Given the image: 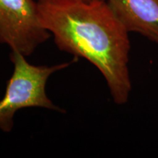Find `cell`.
Here are the masks:
<instances>
[{
	"label": "cell",
	"instance_id": "obj_1",
	"mask_svg": "<svg viewBox=\"0 0 158 158\" xmlns=\"http://www.w3.org/2000/svg\"><path fill=\"white\" fill-rule=\"evenodd\" d=\"M37 6L41 23L59 50L93 64L114 102L127 103L132 89L129 31L106 0H38Z\"/></svg>",
	"mask_w": 158,
	"mask_h": 158
},
{
	"label": "cell",
	"instance_id": "obj_2",
	"mask_svg": "<svg viewBox=\"0 0 158 158\" xmlns=\"http://www.w3.org/2000/svg\"><path fill=\"white\" fill-rule=\"evenodd\" d=\"M10 59L13 64V74L7 81L5 95L0 100V129L10 133L14 126L13 117L18 110L27 108H43L63 113L64 109L55 105L46 94V84L55 72L68 68L78 60L74 57L68 62L37 66L29 63L24 55L11 51Z\"/></svg>",
	"mask_w": 158,
	"mask_h": 158
},
{
	"label": "cell",
	"instance_id": "obj_3",
	"mask_svg": "<svg viewBox=\"0 0 158 158\" xmlns=\"http://www.w3.org/2000/svg\"><path fill=\"white\" fill-rule=\"evenodd\" d=\"M34 0H0V43L29 56L50 37Z\"/></svg>",
	"mask_w": 158,
	"mask_h": 158
},
{
	"label": "cell",
	"instance_id": "obj_4",
	"mask_svg": "<svg viewBox=\"0 0 158 158\" xmlns=\"http://www.w3.org/2000/svg\"><path fill=\"white\" fill-rule=\"evenodd\" d=\"M106 2L129 33H138L158 44V0Z\"/></svg>",
	"mask_w": 158,
	"mask_h": 158
},
{
	"label": "cell",
	"instance_id": "obj_5",
	"mask_svg": "<svg viewBox=\"0 0 158 158\" xmlns=\"http://www.w3.org/2000/svg\"><path fill=\"white\" fill-rule=\"evenodd\" d=\"M84 1H88V2H91V1H96V0H84Z\"/></svg>",
	"mask_w": 158,
	"mask_h": 158
}]
</instances>
